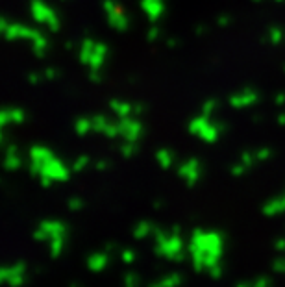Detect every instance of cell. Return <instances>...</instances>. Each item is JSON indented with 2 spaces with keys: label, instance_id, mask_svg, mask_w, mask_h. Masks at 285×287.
Listing matches in <instances>:
<instances>
[{
  "label": "cell",
  "instance_id": "1",
  "mask_svg": "<svg viewBox=\"0 0 285 287\" xmlns=\"http://www.w3.org/2000/svg\"><path fill=\"white\" fill-rule=\"evenodd\" d=\"M222 245L224 237L220 232H204V230H195L191 236V245H189V254L193 257V267L200 270H209L218 263L222 256Z\"/></svg>",
  "mask_w": 285,
  "mask_h": 287
},
{
  "label": "cell",
  "instance_id": "2",
  "mask_svg": "<svg viewBox=\"0 0 285 287\" xmlns=\"http://www.w3.org/2000/svg\"><path fill=\"white\" fill-rule=\"evenodd\" d=\"M154 239H156V245H154V252H156L159 257H165L168 261H184V241L180 237V228L174 226L170 230V234L161 230V228H156L154 232Z\"/></svg>",
  "mask_w": 285,
  "mask_h": 287
},
{
  "label": "cell",
  "instance_id": "3",
  "mask_svg": "<svg viewBox=\"0 0 285 287\" xmlns=\"http://www.w3.org/2000/svg\"><path fill=\"white\" fill-rule=\"evenodd\" d=\"M80 63L87 67L89 72H102L106 60H108L109 49L106 43H100L91 37H84L80 45Z\"/></svg>",
  "mask_w": 285,
  "mask_h": 287
},
{
  "label": "cell",
  "instance_id": "4",
  "mask_svg": "<svg viewBox=\"0 0 285 287\" xmlns=\"http://www.w3.org/2000/svg\"><path fill=\"white\" fill-rule=\"evenodd\" d=\"M228 128L226 122H222V120H217L213 122L211 117H207V115H197L195 119L189 120V124H187V130H189V134H193V135H197L198 139H202L204 143H217L218 137H220V134H224Z\"/></svg>",
  "mask_w": 285,
  "mask_h": 287
},
{
  "label": "cell",
  "instance_id": "5",
  "mask_svg": "<svg viewBox=\"0 0 285 287\" xmlns=\"http://www.w3.org/2000/svg\"><path fill=\"white\" fill-rule=\"evenodd\" d=\"M30 13L35 22L47 26L54 34H58L61 28V19L58 17V13L52 10L45 0H30Z\"/></svg>",
  "mask_w": 285,
  "mask_h": 287
},
{
  "label": "cell",
  "instance_id": "6",
  "mask_svg": "<svg viewBox=\"0 0 285 287\" xmlns=\"http://www.w3.org/2000/svg\"><path fill=\"white\" fill-rule=\"evenodd\" d=\"M102 10L106 11V19L111 30L126 32L130 28V19L126 15L124 8L118 4L117 0H102Z\"/></svg>",
  "mask_w": 285,
  "mask_h": 287
},
{
  "label": "cell",
  "instance_id": "7",
  "mask_svg": "<svg viewBox=\"0 0 285 287\" xmlns=\"http://www.w3.org/2000/svg\"><path fill=\"white\" fill-rule=\"evenodd\" d=\"M0 32L4 35V39L13 43V41H32L35 39L37 35V28H30V26H24V24H19V22H10L8 19L0 20Z\"/></svg>",
  "mask_w": 285,
  "mask_h": 287
},
{
  "label": "cell",
  "instance_id": "8",
  "mask_svg": "<svg viewBox=\"0 0 285 287\" xmlns=\"http://www.w3.org/2000/svg\"><path fill=\"white\" fill-rule=\"evenodd\" d=\"M67 224L61 220H43L34 232L35 241H56V239H67Z\"/></svg>",
  "mask_w": 285,
  "mask_h": 287
},
{
  "label": "cell",
  "instance_id": "9",
  "mask_svg": "<svg viewBox=\"0 0 285 287\" xmlns=\"http://www.w3.org/2000/svg\"><path fill=\"white\" fill-rule=\"evenodd\" d=\"M178 176L185 182V186L189 189H193L197 186L200 178H202V163L198 158H187L185 161H182L178 165Z\"/></svg>",
  "mask_w": 285,
  "mask_h": 287
},
{
  "label": "cell",
  "instance_id": "10",
  "mask_svg": "<svg viewBox=\"0 0 285 287\" xmlns=\"http://www.w3.org/2000/svg\"><path fill=\"white\" fill-rule=\"evenodd\" d=\"M37 178H49L52 182H67L70 178V169L58 156H54L45 165H41V172Z\"/></svg>",
  "mask_w": 285,
  "mask_h": 287
},
{
  "label": "cell",
  "instance_id": "11",
  "mask_svg": "<svg viewBox=\"0 0 285 287\" xmlns=\"http://www.w3.org/2000/svg\"><path fill=\"white\" fill-rule=\"evenodd\" d=\"M118 134L122 141L139 143L145 135V126L137 117H124V119H118Z\"/></svg>",
  "mask_w": 285,
  "mask_h": 287
},
{
  "label": "cell",
  "instance_id": "12",
  "mask_svg": "<svg viewBox=\"0 0 285 287\" xmlns=\"http://www.w3.org/2000/svg\"><path fill=\"white\" fill-rule=\"evenodd\" d=\"M56 156L49 147H45V145H34L32 149H30V167H28V172L34 176V178H37L41 172V165H45L49 159H52Z\"/></svg>",
  "mask_w": 285,
  "mask_h": 287
},
{
  "label": "cell",
  "instance_id": "13",
  "mask_svg": "<svg viewBox=\"0 0 285 287\" xmlns=\"http://www.w3.org/2000/svg\"><path fill=\"white\" fill-rule=\"evenodd\" d=\"M257 100H259V93H257L254 87L245 85L243 89L234 93V95L228 99V104L235 109H245V108H250V106L257 104Z\"/></svg>",
  "mask_w": 285,
  "mask_h": 287
},
{
  "label": "cell",
  "instance_id": "14",
  "mask_svg": "<svg viewBox=\"0 0 285 287\" xmlns=\"http://www.w3.org/2000/svg\"><path fill=\"white\" fill-rule=\"evenodd\" d=\"M2 282L4 284H10L11 287H20L26 282V263H15V265H6L2 269Z\"/></svg>",
  "mask_w": 285,
  "mask_h": 287
},
{
  "label": "cell",
  "instance_id": "15",
  "mask_svg": "<svg viewBox=\"0 0 285 287\" xmlns=\"http://www.w3.org/2000/svg\"><path fill=\"white\" fill-rule=\"evenodd\" d=\"M141 10L152 24H156L165 15V0H141Z\"/></svg>",
  "mask_w": 285,
  "mask_h": 287
},
{
  "label": "cell",
  "instance_id": "16",
  "mask_svg": "<svg viewBox=\"0 0 285 287\" xmlns=\"http://www.w3.org/2000/svg\"><path fill=\"white\" fill-rule=\"evenodd\" d=\"M26 120V111L20 108H4L0 111V128L8 130L10 124H22Z\"/></svg>",
  "mask_w": 285,
  "mask_h": 287
},
{
  "label": "cell",
  "instance_id": "17",
  "mask_svg": "<svg viewBox=\"0 0 285 287\" xmlns=\"http://www.w3.org/2000/svg\"><path fill=\"white\" fill-rule=\"evenodd\" d=\"M20 165H22V159H20L19 149L15 143H10L6 149H4V169L8 172H15L19 170Z\"/></svg>",
  "mask_w": 285,
  "mask_h": 287
},
{
  "label": "cell",
  "instance_id": "18",
  "mask_svg": "<svg viewBox=\"0 0 285 287\" xmlns=\"http://www.w3.org/2000/svg\"><path fill=\"white\" fill-rule=\"evenodd\" d=\"M109 109L117 115V119H124V117H132L134 115V104L128 102V100L111 99L109 100Z\"/></svg>",
  "mask_w": 285,
  "mask_h": 287
},
{
  "label": "cell",
  "instance_id": "19",
  "mask_svg": "<svg viewBox=\"0 0 285 287\" xmlns=\"http://www.w3.org/2000/svg\"><path fill=\"white\" fill-rule=\"evenodd\" d=\"M109 256L106 250H100V252H93L91 256L87 257V269L93 270V272H100L108 267Z\"/></svg>",
  "mask_w": 285,
  "mask_h": 287
},
{
  "label": "cell",
  "instance_id": "20",
  "mask_svg": "<svg viewBox=\"0 0 285 287\" xmlns=\"http://www.w3.org/2000/svg\"><path fill=\"white\" fill-rule=\"evenodd\" d=\"M263 215L267 217H276V215H280V213H284L285 211V195L284 197H274L270 198V200H267L265 204H263Z\"/></svg>",
  "mask_w": 285,
  "mask_h": 287
},
{
  "label": "cell",
  "instance_id": "21",
  "mask_svg": "<svg viewBox=\"0 0 285 287\" xmlns=\"http://www.w3.org/2000/svg\"><path fill=\"white\" fill-rule=\"evenodd\" d=\"M156 161L157 165L163 169V170H168V169L174 165L176 161V156L170 149H157L156 150Z\"/></svg>",
  "mask_w": 285,
  "mask_h": 287
},
{
  "label": "cell",
  "instance_id": "22",
  "mask_svg": "<svg viewBox=\"0 0 285 287\" xmlns=\"http://www.w3.org/2000/svg\"><path fill=\"white\" fill-rule=\"evenodd\" d=\"M156 228L150 220H139L137 224L134 226L132 230V236L135 239H147L148 236H154V232H156Z\"/></svg>",
  "mask_w": 285,
  "mask_h": 287
},
{
  "label": "cell",
  "instance_id": "23",
  "mask_svg": "<svg viewBox=\"0 0 285 287\" xmlns=\"http://www.w3.org/2000/svg\"><path fill=\"white\" fill-rule=\"evenodd\" d=\"M89 132H93V119H89V117H78V119L74 120V134L76 135L84 137V135H87Z\"/></svg>",
  "mask_w": 285,
  "mask_h": 287
},
{
  "label": "cell",
  "instance_id": "24",
  "mask_svg": "<svg viewBox=\"0 0 285 287\" xmlns=\"http://www.w3.org/2000/svg\"><path fill=\"white\" fill-rule=\"evenodd\" d=\"M285 39V32L282 26H270L268 28V32H267V41L270 43V45H274V47H278V45H282Z\"/></svg>",
  "mask_w": 285,
  "mask_h": 287
},
{
  "label": "cell",
  "instance_id": "25",
  "mask_svg": "<svg viewBox=\"0 0 285 287\" xmlns=\"http://www.w3.org/2000/svg\"><path fill=\"white\" fill-rule=\"evenodd\" d=\"M180 284H182V274H170L150 284V287H178Z\"/></svg>",
  "mask_w": 285,
  "mask_h": 287
},
{
  "label": "cell",
  "instance_id": "26",
  "mask_svg": "<svg viewBox=\"0 0 285 287\" xmlns=\"http://www.w3.org/2000/svg\"><path fill=\"white\" fill-rule=\"evenodd\" d=\"M91 119H93V132H97V134H100V135H104V132H106V128H108V124L111 122V120H109L106 115H102V113L95 115V117H91Z\"/></svg>",
  "mask_w": 285,
  "mask_h": 287
},
{
  "label": "cell",
  "instance_id": "27",
  "mask_svg": "<svg viewBox=\"0 0 285 287\" xmlns=\"http://www.w3.org/2000/svg\"><path fill=\"white\" fill-rule=\"evenodd\" d=\"M137 150H139L137 143H130V141H124L122 145H118V152H120V156H122L124 159L134 158V156L137 154Z\"/></svg>",
  "mask_w": 285,
  "mask_h": 287
},
{
  "label": "cell",
  "instance_id": "28",
  "mask_svg": "<svg viewBox=\"0 0 285 287\" xmlns=\"http://www.w3.org/2000/svg\"><path fill=\"white\" fill-rule=\"evenodd\" d=\"M89 163H91V158L84 154V156H80V158H76L74 161H72L70 170H72V172H84V170L89 167Z\"/></svg>",
  "mask_w": 285,
  "mask_h": 287
},
{
  "label": "cell",
  "instance_id": "29",
  "mask_svg": "<svg viewBox=\"0 0 285 287\" xmlns=\"http://www.w3.org/2000/svg\"><path fill=\"white\" fill-rule=\"evenodd\" d=\"M239 161H241L246 169H252L257 161L256 152H252V150H243V152H241V156H239Z\"/></svg>",
  "mask_w": 285,
  "mask_h": 287
},
{
  "label": "cell",
  "instance_id": "30",
  "mask_svg": "<svg viewBox=\"0 0 285 287\" xmlns=\"http://www.w3.org/2000/svg\"><path fill=\"white\" fill-rule=\"evenodd\" d=\"M217 108H218V100L217 99H207L204 100V104H202V115H207V117H211L213 113L217 111Z\"/></svg>",
  "mask_w": 285,
  "mask_h": 287
},
{
  "label": "cell",
  "instance_id": "31",
  "mask_svg": "<svg viewBox=\"0 0 285 287\" xmlns=\"http://www.w3.org/2000/svg\"><path fill=\"white\" fill-rule=\"evenodd\" d=\"M256 152V159L257 161H268V159L272 158V149H268V147H259L257 150H254Z\"/></svg>",
  "mask_w": 285,
  "mask_h": 287
},
{
  "label": "cell",
  "instance_id": "32",
  "mask_svg": "<svg viewBox=\"0 0 285 287\" xmlns=\"http://www.w3.org/2000/svg\"><path fill=\"white\" fill-rule=\"evenodd\" d=\"M84 206H85V202H84V198L80 197H70L67 200V208L70 211H80V209H84Z\"/></svg>",
  "mask_w": 285,
  "mask_h": 287
},
{
  "label": "cell",
  "instance_id": "33",
  "mask_svg": "<svg viewBox=\"0 0 285 287\" xmlns=\"http://www.w3.org/2000/svg\"><path fill=\"white\" fill-rule=\"evenodd\" d=\"M135 257H137V254L134 252V248H124V250L120 252V259H122L126 265L134 263V261H135Z\"/></svg>",
  "mask_w": 285,
  "mask_h": 287
},
{
  "label": "cell",
  "instance_id": "34",
  "mask_svg": "<svg viewBox=\"0 0 285 287\" xmlns=\"http://www.w3.org/2000/svg\"><path fill=\"white\" fill-rule=\"evenodd\" d=\"M159 35H161V28H159L157 24H152L147 32V41L148 43H154V41L159 39Z\"/></svg>",
  "mask_w": 285,
  "mask_h": 287
},
{
  "label": "cell",
  "instance_id": "35",
  "mask_svg": "<svg viewBox=\"0 0 285 287\" xmlns=\"http://www.w3.org/2000/svg\"><path fill=\"white\" fill-rule=\"evenodd\" d=\"M246 170H248V169H246L241 161H237V163H234V165L230 167V174H232V176H235V178H239V176H243V174H245Z\"/></svg>",
  "mask_w": 285,
  "mask_h": 287
},
{
  "label": "cell",
  "instance_id": "36",
  "mask_svg": "<svg viewBox=\"0 0 285 287\" xmlns=\"http://www.w3.org/2000/svg\"><path fill=\"white\" fill-rule=\"evenodd\" d=\"M43 76H45V80H58L59 76H61V70L56 69V67H47V69L43 70Z\"/></svg>",
  "mask_w": 285,
  "mask_h": 287
},
{
  "label": "cell",
  "instance_id": "37",
  "mask_svg": "<svg viewBox=\"0 0 285 287\" xmlns=\"http://www.w3.org/2000/svg\"><path fill=\"white\" fill-rule=\"evenodd\" d=\"M26 80H28L30 85H39L41 80H45V76H43V70H41V72H30L28 76H26Z\"/></svg>",
  "mask_w": 285,
  "mask_h": 287
},
{
  "label": "cell",
  "instance_id": "38",
  "mask_svg": "<svg viewBox=\"0 0 285 287\" xmlns=\"http://www.w3.org/2000/svg\"><path fill=\"white\" fill-rule=\"evenodd\" d=\"M124 287H139V276L134 272H128L124 276Z\"/></svg>",
  "mask_w": 285,
  "mask_h": 287
},
{
  "label": "cell",
  "instance_id": "39",
  "mask_svg": "<svg viewBox=\"0 0 285 287\" xmlns=\"http://www.w3.org/2000/svg\"><path fill=\"white\" fill-rule=\"evenodd\" d=\"M109 167H111V163H109V159H106V158H100L95 161V169H97L99 172H106Z\"/></svg>",
  "mask_w": 285,
  "mask_h": 287
},
{
  "label": "cell",
  "instance_id": "40",
  "mask_svg": "<svg viewBox=\"0 0 285 287\" xmlns=\"http://www.w3.org/2000/svg\"><path fill=\"white\" fill-rule=\"evenodd\" d=\"M232 24V15H228V13H222V15H218L217 17V26H220V28H226Z\"/></svg>",
  "mask_w": 285,
  "mask_h": 287
},
{
  "label": "cell",
  "instance_id": "41",
  "mask_svg": "<svg viewBox=\"0 0 285 287\" xmlns=\"http://www.w3.org/2000/svg\"><path fill=\"white\" fill-rule=\"evenodd\" d=\"M252 287H272V280L268 276H259L256 282L252 284Z\"/></svg>",
  "mask_w": 285,
  "mask_h": 287
},
{
  "label": "cell",
  "instance_id": "42",
  "mask_svg": "<svg viewBox=\"0 0 285 287\" xmlns=\"http://www.w3.org/2000/svg\"><path fill=\"white\" fill-rule=\"evenodd\" d=\"M145 111H147V106L143 102H134V117L145 115Z\"/></svg>",
  "mask_w": 285,
  "mask_h": 287
},
{
  "label": "cell",
  "instance_id": "43",
  "mask_svg": "<svg viewBox=\"0 0 285 287\" xmlns=\"http://www.w3.org/2000/svg\"><path fill=\"white\" fill-rule=\"evenodd\" d=\"M209 274H211V278H215V280H218V278L222 276V265L220 263H217L215 267H211L209 270H207Z\"/></svg>",
  "mask_w": 285,
  "mask_h": 287
},
{
  "label": "cell",
  "instance_id": "44",
  "mask_svg": "<svg viewBox=\"0 0 285 287\" xmlns=\"http://www.w3.org/2000/svg\"><path fill=\"white\" fill-rule=\"evenodd\" d=\"M87 76H89V80H91L93 84H100V82L104 80V74H102V72H89Z\"/></svg>",
  "mask_w": 285,
  "mask_h": 287
},
{
  "label": "cell",
  "instance_id": "45",
  "mask_svg": "<svg viewBox=\"0 0 285 287\" xmlns=\"http://www.w3.org/2000/svg\"><path fill=\"white\" fill-rule=\"evenodd\" d=\"M272 267H274L276 272H285V259H276Z\"/></svg>",
  "mask_w": 285,
  "mask_h": 287
},
{
  "label": "cell",
  "instance_id": "46",
  "mask_svg": "<svg viewBox=\"0 0 285 287\" xmlns=\"http://www.w3.org/2000/svg\"><path fill=\"white\" fill-rule=\"evenodd\" d=\"M274 248L278 250V252H285V237L276 239V241H274Z\"/></svg>",
  "mask_w": 285,
  "mask_h": 287
},
{
  "label": "cell",
  "instance_id": "47",
  "mask_svg": "<svg viewBox=\"0 0 285 287\" xmlns=\"http://www.w3.org/2000/svg\"><path fill=\"white\" fill-rule=\"evenodd\" d=\"M165 45H167V49H176V47H180V39L178 37H168Z\"/></svg>",
  "mask_w": 285,
  "mask_h": 287
},
{
  "label": "cell",
  "instance_id": "48",
  "mask_svg": "<svg viewBox=\"0 0 285 287\" xmlns=\"http://www.w3.org/2000/svg\"><path fill=\"white\" fill-rule=\"evenodd\" d=\"M195 34H197L198 37L206 35V34H207V26H206V24H198L197 28H195Z\"/></svg>",
  "mask_w": 285,
  "mask_h": 287
},
{
  "label": "cell",
  "instance_id": "49",
  "mask_svg": "<svg viewBox=\"0 0 285 287\" xmlns=\"http://www.w3.org/2000/svg\"><path fill=\"white\" fill-rule=\"evenodd\" d=\"M274 104L276 106H284L285 104V93H278L274 97Z\"/></svg>",
  "mask_w": 285,
  "mask_h": 287
},
{
  "label": "cell",
  "instance_id": "50",
  "mask_svg": "<svg viewBox=\"0 0 285 287\" xmlns=\"http://www.w3.org/2000/svg\"><path fill=\"white\" fill-rule=\"evenodd\" d=\"M152 208L156 209V211H159L161 208H165V200H161V198H156V200H154V206H152Z\"/></svg>",
  "mask_w": 285,
  "mask_h": 287
},
{
  "label": "cell",
  "instance_id": "51",
  "mask_svg": "<svg viewBox=\"0 0 285 287\" xmlns=\"http://www.w3.org/2000/svg\"><path fill=\"white\" fill-rule=\"evenodd\" d=\"M276 122H278V124H282V126H285V111L284 113H278V115H276Z\"/></svg>",
  "mask_w": 285,
  "mask_h": 287
},
{
  "label": "cell",
  "instance_id": "52",
  "mask_svg": "<svg viewBox=\"0 0 285 287\" xmlns=\"http://www.w3.org/2000/svg\"><path fill=\"white\" fill-rule=\"evenodd\" d=\"M115 250H117V245H115V243H108V245H106V252H108V254L115 252Z\"/></svg>",
  "mask_w": 285,
  "mask_h": 287
},
{
  "label": "cell",
  "instance_id": "53",
  "mask_svg": "<svg viewBox=\"0 0 285 287\" xmlns=\"http://www.w3.org/2000/svg\"><path fill=\"white\" fill-rule=\"evenodd\" d=\"M65 49H67V50H72V49H74V41H72V39H67V41H65Z\"/></svg>",
  "mask_w": 285,
  "mask_h": 287
},
{
  "label": "cell",
  "instance_id": "54",
  "mask_svg": "<svg viewBox=\"0 0 285 287\" xmlns=\"http://www.w3.org/2000/svg\"><path fill=\"white\" fill-rule=\"evenodd\" d=\"M252 122H261V115H259V113L252 115Z\"/></svg>",
  "mask_w": 285,
  "mask_h": 287
},
{
  "label": "cell",
  "instance_id": "55",
  "mask_svg": "<svg viewBox=\"0 0 285 287\" xmlns=\"http://www.w3.org/2000/svg\"><path fill=\"white\" fill-rule=\"evenodd\" d=\"M237 287H252V286H250V284H245V282H241V284H239Z\"/></svg>",
  "mask_w": 285,
  "mask_h": 287
},
{
  "label": "cell",
  "instance_id": "56",
  "mask_svg": "<svg viewBox=\"0 0 285 287\" xmlns=\"http://www.w3.org/2000/svg\"><path fill=\"white\" fill-rule=\"evenodd\" d=\"M252 2H256V4H259V2H263V0H252Z\"/></svg>",
  "mask_w": 285,
  "mask_h": 287
},
{
  "label": "cell",
  "instance_id": "57",
  "mask_svg": "<svg viewBox=\"0 0 285 287\" xmlns=\"http://www.w3.org/2000/svg\"><path fill=\"white\" fill-rule=\"evenodd\" d=\"M276 2H284V0H276Z\"/></svg>",
  "mask_w": 285,
  "mask_h": 287
},
{
  "label": "cell",
  "instance_id": "58",
  "mask_svg": "<svg viewBox=\"0 0 285 287\" xmlns=\"http://www.w3.org/2000/svg\"><path fill=\"white\" fill-rule=\"evenodd\" d=\"M284 72H285V65H284Z\"/></svg>",
  "mask_w": 285,
  "mask_h": 287
}]
</instances>
